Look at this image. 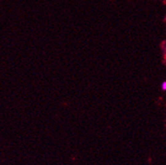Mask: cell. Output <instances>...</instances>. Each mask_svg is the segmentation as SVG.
I'll return each instance as SVG.
<instances>
[{
    "label": "cell",
    "instance_id": "6da1fadb",
    "mask_svg": "<svg viewBox=\"0 0 166 165\" xmlns=\"http://www.w3.org/2000/svg\"><path fill=\"white\" fill-rule=\"evenodd\" d=\"M161 88H162V90H164V91H166V81L162 83V84H161Z\"/></svg>",
    "mask_w": 166,
    "mask_h": 165
}]
</instances>
